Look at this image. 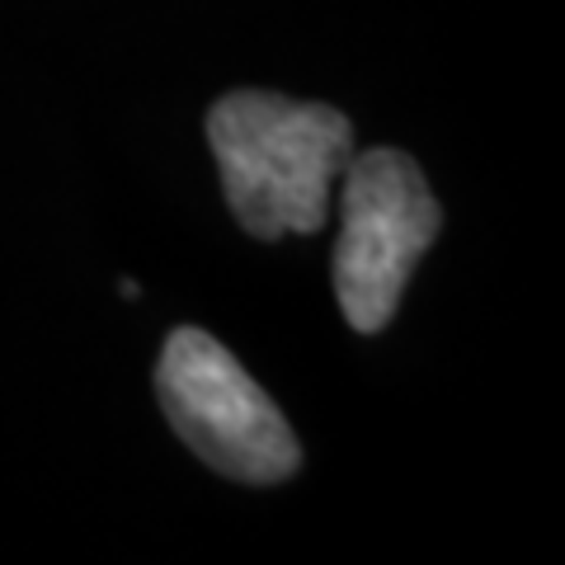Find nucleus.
<instances>
[{"mask_svg":"<svg viewBox=\"0 0 565 565\" xmlns=\"http://www.w3.org/2000/svg\"><path fill=\"white\" fill-rule=\"evenodd\" d=\"M207 147L226 207L255 241L316 236L353 156V122L330 104L232 90L207 109Z\"/></svg>","mask_w":565,"mask_h":565,"instance_id":"f257e3e1","label":"nucleus"},{"mask_svg":"<svg viewBox=\"0 0 565 565\" xmlns=\"http://www.w3.org/2000/svg\"><path fill=\"white\" fill-rule=\"evenodd\" d=\"M444 212L419 166L396 147L349 156L340 174V241H334V297L359 334H377L396 316L415 264L434 245Z\"/></svg>","mask_w":565,"mask_h":565,"instance_id":"f03ea898","label":"nucleus"},{"mask_svg":"<svg viewBox=\"0 0 565 565\" xmlns=\"http://www.w3.org/2000/svg\"><path fill=\"white\" fill-rule=\"evenodd\" d=\"M156 396L170 429L212 471L245 486H278L302 467V448L269 392L232 349L199 326H180L156 363Z\"/></svg>","mask_w":565,"mask_h":565,"instance_id":"7ed1b4c3","label":"nucleus"}]
</instances>
